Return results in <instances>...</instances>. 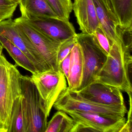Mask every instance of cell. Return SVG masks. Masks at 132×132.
<instances>
[{
  "mask_svg": "<svg viewBox=\"0 0 132 132\" xmlns=\"http://www.w3.org/2000/svg\"><path fill=\"white\" fill-rule=\"evenodd\" d=\"M31 78L36 86L48 117L60 94L68 88L64 75L59 69L32 74Z\"/></svg>",
  "mask_w": 132,
  "mask_h": 132,
  "instance_id": "8992f818",
  "label": "cell"
},
{
  "mask_svg": "<svg viewBox=\"0 0 132 132\" xmlns=\"http://www.w3.org/2000/svg\"><path fill=\"white\" fill-rule=\"evenodd\" d=\"M17 7H14L10 10L0 13V23L3 21L12 18Z\"/></svg>",
  "mask_w": 132,
  "mask_h": 132,
  "instance_id": "4316f807",
  "label": "cell"
},
{
  "mask_svg": "<svg viewBox=\"0 0 132 132\" xmlns=\"http://www.w3.org/2000/svg\"><path fill=\"white\" fill-rule=\"evenodd\" d=\"M21 17L33 27L59 43L74 37L76 35L74 26L69 20H64L59 18L39 17L28 15Z\"/></svg>",
  "mask_w": 132,
  "mask_h": 132,
  "instance_id": "30bf717a",
  "label": "cell"
},
{
  "mask_svg": "<svg viewBox=\"0 0 132 132\" xmlns=\"http://www.w3.org/2000/svg\"><path fill=\"white\" fill-rule=\"evenodd\" d=\"M97 17L99 23L100 27L105 34L110 44H120L116 34L117 25L112 19L106 7L103 0H93Z\"/></svg>",
  "mask_w": 132,
  "mask_h": 132,
  "instance_id": "9a60e30c",
  "label": "cell"
},
{
  "mask_svg": "<svg viewBox=\"0 0 132 132\" xmlns=\"http://www.w3.org/2000/svg\"><path fill=\"white\" fill-rule=\"evenodd\" d=\"M9 1H11V2H13V3H15L18 4V5H19L20 2L21 1V0H9Z\"/></svg>",
  "mask_w": 132,
  "mask_h": 132,
  "instance_id": "83f0119b",
  "label": "cell"
},
{
  "mask_svg": "<svg viewBox=\"0 0 132 132\" xmlns=\"http://www.w3.org/2000/svg\"><path fill=\"white\" fill-rule=\"evenodd\" d=\"M0 43L14 59L17 65L23 68L32 74L38 72L34 65L24 53L1 34Z\"/></svg>",
  "mask_w": 132,
  "mask_h": 132,
  "instance_id": "e0dca14e",
  "label": "cell"
},
{
  "mask_svg": "<svg viewBox=\"0 0 132 132\" xmlns=\"http://www.w3.org/2000/svg\"><path fill=\"white\" fill-rule=\"evenodd\" d=\"M71 52L62 60L59 65V69L61 71L66 78L68 79L69 73Z\"/></svg>",
  "mask_w": 132,
  "mask_h": 132,
  "instance_id": "d4e9b609",
  "label": "cell"
},
{
  "mask_svg": "<svg viewBox=\"0 0 132 132\" xmlns=\"http://www.w3.org/2000/svg\"><path fill=\"white\" fill-rule=\"evenodd\" d=\"M93 35L98 45L108 56L112 45L101 28H97Z\"/></svg>",
  "mask_w": 132,
  "mask_h": 132,
  "instance_id": "7402d4cb",
  "label": "cell"
},
{
  "mask_svg": "<svg viewBox=\"0 0 132 132\" xmlns=\"http://www.w3.org/2000/svg\"><path fill=\"white\" fill-rule=\"evenodd\" d=\"M72 10L82 33L93 34L96 28L100 27L93 1L74 0Z\"/></svg>",
  "mask_w": 132,
  "mask_h": 132,
  "instance_id": "7c38bea8",
  "label": "cell"
},
{
  "mask_svg": "<svg viewBox=\"0 0 132 132\" xmlns=\"http://www.w3.org/2000/svg\"><path fill=\"white\" fill-rule=\"evenodd\" d=\"M19 5L21 16L59 18L47 0H21Z\"/></svg>",
  "mask_w": 132,
  "mask_h": 132,
  "instance_id": "2e32d148",
  "label": "cell"
},
{
  "mask_svg": "<svg viewBox=\"0 0 132 132\" xmlns=\"http://www.w3.org/2000/svg\"><path fill=\"white\" fill-rule=\"evenodd\" d=\"M65 112L77 123L78 132H119L126 120L125 117L117 118L76 111Z\"/></svg>",
  "mask_w": 132,
  "mask_h": 132,
  "instance_id": "9c48e42d",
  "label": "cell"
},
{
  "mask_svg": "<svg viewBox=\"0 0 132 132\" xmlns=\"http://www.w3.org/2000/svg\"><path fill=\"white\" fill-rule=\"evenodd\" d=\"M0 34L24 53L38 72L51 70L32 42L16 27L12 18L4 20L0 23Z\"/></svg>",
  "mask_w": 132,
  "mask_h": 132,
  "instance_id": "ba28073f",
  "label": "cell"
},
{
  "mask_svg": "<svg viewBox=\"0 0 132 132\" xmlns=\"http://www.w3.org/2000/svg\"><path fill=\"white\" fill-rule=\"evenodd\" d=\"M53 107L56 110L65 112L79 111L117 118L124 117L127 112V108L105 105L85 99L68 87L58 97Z\"/></svg>",
  "mask_w": 132,
  "mask_h": 132,
  "instance_id": "5b68a950",
  "label": "cell"
},
{
  "mask_svg": "<svg viewBox=\"0 0 132 132\" xmlns=\"http://www.w3.org/2000/svg\"><path fill=\"white\" fill-rule=\"evenodd\" d=\"M3 46H2V44L1 43H0V55L3 53Z\"/></svg>",
  "mask_w": 132,
  "mask_h": 132,
  "instance_id": "f1b7e54d",
  "label": "cell"
},
{
  "mask_svg": "<svg viewBox=\"0 0 132 132\" xmlns=\"http://www.w3.org/2000/svg\"><path fill=\"white\" fill-rule=\"evenodd\" d=\"M112 19L123 27H132V0H103Z\"/></svg>",
  "mask_w": 132,
  "mask_h": 132,
  "instance_id": "4fadbf2b",
  "label": "cell"
},
{
  "mask_svg": "<svg viewBox=\"0 0 132 132\" xmlns=\"http://www.w3.org/2000/svg\"><path fill=\"white\" fill-rule=\"evenodd\" d=\"M75 92L82 98L93 102L126 108L122 91L112 86L93 81L82 89Z\"/></svg>",
  "mask_w": 132,
  "mask_h": 132,
  "instance_id": "8fae6325",
  "label": "cell"
},
{
  "mask_svg": "<svg viewBox=\"0 0 132 132\" xmlns=\"http://www.w3.org/2000/svg\"><path fill=\"white\" fill-rule=\"evenodd\" d=\"M70 61L68 87L72 91H77L81 82L83 70V55L77 42L71 51Z\"/></svg>",
  "mask_w": 132,
  "mask_h": 132,
  "instance_id": "5bb4252c",
  "label": "cell"
},
{
  "mask_svg": "<svg viewBox=\"0 0 132 132\" xmlns=\"http://www.w3.org/2000/svg\"><path fill=\"white\" fill-rule=\"evenodd\" d=\"M76 38L81 50L83 59L81 82L76 91H78L94 81L96 76L105 62L107 55L98 45L93 34H76Z\"/></svg>",
  "mask_w": 132,
  "mask_h": 132,
  "instance_id": "277c9868",
  "label": "cell"
},
{
  "mask_svg": "<svg viewBox=\"0 0 132 132\" xmlns=\"http://www.w3.org/2000/svg\"><path fill=\"white\" fill-rule=\"evenodd\" d=\"M53 10L60 19L69 20L72 11V0H47Z\"/></svg>",
  "mask_w": 132,
  "mask_h": 132,
  "instance_id": "ffe728a7",
  "label": "cell"
},
{
  "mask_svg": "<svg viewBox=\"0 0 132 132\" xmlns=\"http://www.w3.org/2000/svg\"><path fill=\"white\" fill-rule=\"evenodd\" d=\"M75 120L67 113L57 110L47 125L45 132H72Z\"/></svg>",
  "mask_w": 132,
  "mask_h": 132,
  "instance_id": "ac0fdd59",
  "label": "cell"
},
{
  "mask_svg": "<svg viewBox=\"0 0 132 132\" xmlns=\"http://www.w3.org/2000/svg\"><path fill=\"white\" fill-rule=\"evenodd\" d=\"M21 94L26 132H45L48 117L38 91L30 76H22Z\"/></svg>",
  "mask_w": 132,
  "mask_h": 132,
  "instance_id": "3957f363",
  "label": "cell"
},
{
  "mask_svg": "<svg viewBox=\"0 0 132 132\" xmlns=\"http://www.w3.org/2000/svg\"><path fill=\"white\" fill-rule=\"evenodd\" d=\"M132 64L131 52L124 50L120 44L113 43L105 62L94 81L114 86L127 95L132 93L129 75Z\"/></svg>",
  "mask_w": 132,
  "mask_h": 132,
  "instance_id": "6da1fadb",
  "label": "cell"
},
{
  "mask_svg": "<svg viewBox=\"0 0 132 132\" xmlns=\"http://www.w3.org/2000/svg\"><path fill=\"white\" fill-rule=\"evenodd\" d=\"M16 27L30 40L52 71L59 70L57 54L61 43L55 41L35 29L23 18L14 20Z\"/></svg>",
  "mask_w": 132,
  "mask_h": 132,
  "instance_id": "52a82bcc",
  "label": "cell"
},
{
  "mask_svg": "<svg viewBox=\"0 0 132 132\" xmlns=\"http://www.w3.org/2000/svg\"><path fill=\"white\" fill-rule=\"evenodd\" d=\"M76 43V40L75 36L66 40L61 44L57 54V62L59 68V65L61 62L71 52Z\"/></svg>",
  "mask_w": 132,
  "mask_h": 132,
  "instance_id": "603a6c76",
  "label": "cell"
},
{
  "mask_svg": "<svg viewBox=\"0 0 132 132\" xmlns=\"http://www.w3.org/2000/svg\"><path fill=\"white\" fill-rule=\"evenodd\" d=\"M16 64L0 55V129L7 132L12 107L21 95V77Z\"/></svg>",
  "mask_w": 132,
  "mask_h": 132,
  "instance_id": "7a4b0ae2",
  "label": "cell"
},
{
  "mask_svg": "<svg viewBox=\"0 0 132 132\" xmlns=\"http://www.w3.org/2000/svg\"><path fill=\"white\" fill-rule=\"evenodd\" d=\"M132 93L128 94L129 102V109L127 114V118L124 126L122 127L119 132H132Z\"/></svg>",
  "mask_w": 132,
  "mask_h": 132,
  "instance_id": "cb8c5ba5",
  "label": "cell"
},
{
  "mask_svg": "<svg viewBox=\"0 0 132 132\" xmlns=\"http://www.w3.org/2000/svg\"><path fill=\"white\" fill-rule=\"evenodd\" d=\"M18 4L9 0H0V13L17 7Z\"/></svg>",
  "mask_w": 132,
  "mask_h": 132,
  "instance_id": "484cf974",
  "label": "cell"
},
{
  "mask_svg": "<svg viewBox=\"0 0 132 132\" xmlns=\"http://www.w3.org/2000/svg\"><path fill=\"white\" fill-rule=\"evenodd\" d=\"M0 132H1V129H0Z\"/></svg>",
  "mask_w": 132,
  "mask_h": 132,
  "instance_id": "f546056e",
  "label": "cell"
},
{
  "mask_svg": "<svg viewBox=\"0 0 132 132\" xmlns=\"http://www.w3.org/2000/svg\"><path fill=\"white\" fill-rule=\"evenodd\" d=\"M116 34L122 47L126 51L131 52L132 48V27H123L117 25Z\"/></svg>",
  "mask_w": 132,
  "mask_h": 132,
  "instance_id": "44dd1931",
  "label": "cell"
},
{
  "mask_svg": "<svg viewBox=\"0 0 132 132\" xmlns=\"http://www.w3.org/2000/svg\"><path fill=\"white\" fill-rule=\"evenodd\" d=\"M22 94L14 101L7 132H26V123L22 106Z\"/></svg>",
  "mask_w": 132,
  "mask_h": 132,
  "instance_id": "d6986e66",
  "label": "cell"
}]
</instances>
